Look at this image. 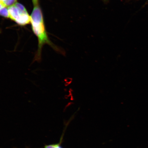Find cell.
<instances>
[{
    "label": "cell",
    "instance_id": "6da1fadb",
    "mask_svg": "<svg viewBox=\"0 0 148 148\" xmlns=\"http://www.w3.org/2000/svg\"><path fill=\"white\" fill-rule=\"evenodd\" d=\"M31 23L33 32L38 40V49L35 54L33 62H38L42 60V48L45 44H48L57 52L62 55L65 52L49 40L45 29L41 9L38 5L34 7L31 16Z\"/></svg>",
    "mask_w": 148,
    "mask_h": 148
},
{
    "label": "cell",
    "instance_id": "8992f818",
    "mask_svg": "<svg viewBox=\"0 0 148 148\" xmlns=\"http://www.w3.org/2000/svg\"><path fill=\"white\" fill-rule=\"evenodd\" d=\"M32 1L34 6L38 5V0H32Z\"/></svg>",
    "mask_w": 148,
    "mask_h": 148
},
{
    "label": "cell",
    "instance_id": "5b68a950",
    "mask_svg": "<svg viewBox=\"0 0 148 148\" xmlns=\"http://www.w3.org/2000/svg\"><path fill=\"white\" fill-rule=\"evenodd\" d=\"M44 148H62L60 147L59 144H53V145H46L44 147Z\"/></svg>",
    "mask_w": 148,
    "mask_h": 148
},
{
    "label": "cell",
    "instance_id": "52a82bcc",
    "mask_svg": "<svg viewBox=\"0 0 148 148\" xmlns=\"http://www.w3.org/2000/svg\"><path fill=\"white\" fill-rule=\"evenodd\" d=\"M5 7V5L3 4L2 3L0 2V10L4 7Z\"/></svg>",
    "mask_w": 148,
    "mask_h": 148
},
{
    "label": "cell",
    "instance_id": "7a4b0ae2",
    "mask_svg": "<svg viewBox=\"0 0 148 148\" xmlns=\"http://www.w3.org/2000/svg\"><path fill=\"white\" fill-rule=\"evenodd\" d=\"M8 8L9 18L18 25L24 26L31 23V16L23 5L16 3Z\"/></svg>",
    "mask_w": 148,
    "mask_h": 148
},
{
    "label": "cell",
    "instance_id": "3957f363",
    "mask_svg": "<svg viewBox=\"0 0 148 148\" xmlns=\"http://www.w3.org/2000/svg\"><path fill=\"white\" fill-rule=\"evenodd\" d=\"M16 1V0H0V2L2 3L7 8L15 4Z\"/></svg>",
    "mask_w": 148,
    "mask_h": 148
},
{
    "label": "cell",
    "instance_id": "277c9868",
    "mask_svg": "<svg viewBox=\"0 0 148 148\" xmlns=\"http://www.w3.org/2000/svg\"><path fill=\"white\" fill-rule=\"evenodd\" d=\"M0 16L5 18H9V14L8 8L5 7L0 10Z\"/></svg>",
    "mask_w": 148,
    "mask_h": 148
}]
</instances>
